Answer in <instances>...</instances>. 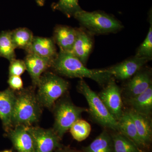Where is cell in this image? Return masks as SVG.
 Instances as JSON below:
<instances>
[{"label": "cell", "instance_id": "6da1fadb", "mask_svg": "<svg viewBox=\"0 0 152 152\" xmlns=\"http://www.w3.org/2000/svg\"><path fill=\"white\" fill-rule=\"evenodd\" d=\"M51 67L58 73L70 78L91 79L100 86H104L113 77L100 69H88L71 53L60 51L53 61Z\"/></svg>", "mask_w": 152, "mask_h": 152}, {"label": "cell", "instance_id": "484cf974", "mask_svg": "<svg viewBox=\"0 0 152 152\" xmlns=\"http://www.w3.org/2000/svg\"><path fill=\"white\" fill-rule=\"evenodd\" d=\"M150 28L143 42L137 51L136 56L141 58H152V15L151 10L149 12Z\"/></svg>", "mask_w": 152, "mask_h": 152}, {"label": "cell", "instance_id": "30bf717a", "mask_svg": "<svg viewBox=\"0 0 152 152\" xmlns=\"http://www.w3.org/2000/svg\"><path fill=\"white\" fill-rule=\"evenodd\" d=\"M151 85V71L142 68L127 83L125 94L127 99L134 97L145 92Z\"/></svg>", "mask_w": 152, "mask_h": 152}, {"label": "cell", "instance_id": "277c9868", "mask_svg": "<svg viewBox=\"0 0 152 152\" xmlns=\"http://www.w3.org/2000/svg\"><path fill=\"white\" fill-rule=\"evenodd\" d=\"M37 97L42 107L51 109L67 91L69 83L56 74L47 72L41 76Z\"/></svg>", "mask_w": 152, "mask_h": 152}, {"label": "cell", "instance_id": "7c38bea8", "mask_svg": "<svg viewBox=\"0 0 152 152\" xmlns=\"http://www.w3.org/2000/svg\"><path fill=\"white\" fill-rule=\"evenodd\" d=\"M53 61L32 54H28L26 57L24 61L26 70L29 74L34 87L37 86L42 74L51 67Z\"/></svg>", "mask_w": 152, "mask_h": 152}, {"label": "cell", "instance_id": "4316f807", "mask_svg": "<svg viewBox=\"0 0 152 152\" xmlns=\"http://www.w3.org/2000/svg\"><path fill=\"white\" fill-rule=\"evenodd\" d=\"M26 70L24 61L15 59L10 62L9 67L10 76H20Z\"/></svg>", "mask_w": 152, "mask_h": 152}, {"label": "cell", "instance_id": "603a6c76", "mask_svg": "<svg viewBox=\"0 0 152 152\" xmlns=\"http://www.w3.org/2000/svg\"><path fill=\"white\" fill-rule=\"evenodd\" d=\"M15 48L11 38L10 31L0 34V56L12 61L15 58Z\"/></svg>", "mask_w": 152, "mask_h": 152}, {"label": "cell", "instance_id": "44dd1931", "mask_svg": "<svg viewBox=\"0 0 152 152\" xmlns=\"http://www.w3.org/2000/svg\"><path fill=\"white\" fill-rule=\"evenodd\" d=\"M113 148L112 138L104 130L85 148L84 152H112Z\"/></svg>", "mask_w": 152, "mask_h": 152}, {"label": "cell", "instance_id": "83f0119b", "mask_svg": "<svg viewBox=\"0 0 152 152\" xmlns=\"http://www.w3.org/2000/svg\"><path fill=\"white\" fill-rule=\"evenodd\" d=\"M8 83L10 88L15 91H19L23 89V82L20 76H10Z\"/></svg>", "mask_w": 152, "mask_h": 152}, {"label": "cell", "instance_id": "2e32d148", "mask_svg": "<svg viewBox=\"0 0 152 152\" xmlns=\"http://www.w3.org/2000/svg\"><path fill=\"white\" fill-rule=\"evenodd\" d=\"M54 41L51 38L34 37L28 54H32L43 58L54 60L57 56Z\"/></svg>", "mask_w": 152, "mask_h": 152}, {"label": "cell", "instance_id": "9a60e30c", "mask_svg": "<svg viewBox=\"0 0 152 152\" xmlns=\"http://www.w3.org/2000/svg\"><path fill=\"white\" fill-rule=\"evenodd\" d=\"M77 29L66 26H58L54 31V41L60 51L71 53L77 37Z\"/></svg>", "mask_w": 152, "mask_h": 152}, {"label": "cell", "instance_id": "f546056e", "mask_svg": "<svg viewBox=\"0 0 152 152\" xmlns=\"http://www.w3.org/2000/svg\"><path fill=\"white\" fill-rule=\"evenodd\" d=\"M56 152H77L76 151H74V150H72L70 149H59L58 150H57L56 151Z\"/></svg>", "mask_w": 152, "mask_h": 152}, {"label": "cell", "instance_id": "f1b7e54d", "mask_svg": "<svg viewBox=\"0 0 152 152\" xmlns=\"http://www.w3.org/2000/svg\"><path fill=\"white\" fill-rule=\"evenodd\" d=\"M38 6L40 7H42L45 4V0H35Z\"/></svg>", "mask_w": 152, "mask_h": 152}, {"label": "cell", "instance_id": "5b68a950", "mask_svg": "<svg viewBox=\"0 0 152 152\" xmlns=\"http://www.w3.org/2000/svg\"><path fill=\"white\" fill-rule=\"evenodd\" d=\"M77 88L79 92L86 98L90 114L94 120L104 127L118 130V121L109 113L99 95L91 89L84 80L80 81Z\"/></svg>", "mask_w": 152, "mask_h": 152}, {"label": "cell", "instance_id": "d4e9b609", "mask_svg": "<svg viewBox=\"0 0 152 152\" xmlns=\"http://www.w3.org/2000/svg\"><path fill=\"white\" fill-rule=\"evenodd\" d=\"M91 125L86 121L81 119L77 120L70 128V132L74 139L81 142L89 135L91 133Z\"/></svg>", "mask_w": 152, "mask_h": 152}, {"label": "cell", "instance_id": "3957f363", "mask_svg": "<svg viewBox=\"0 0 152 152\" xmlns=\"http://www.w3.org/2000/svg\"><path fill=\"white\" fill-rule=\"evenodd\" d=\"M74 17L85 29L93 34L115 33L124 27L118 20L101 11L89 12L82 10L76 13Z\"/></svg>", "mask_w": 152, "mask_h": 152}, {"label": "cell", "instance_id": "d6986e66", "mask_svg": "<svg viewBox=\"0 0 152 152\" xmlns=\"http://www.w3.org/2000/svg\"><path fill=\"white\" fill-rule=\"evenodd\" d=\"M118 122V131L120 133L130 139L138 147L144 146L139 137L134 121L129 115L127 111L124 112Z\"/></svg>", "mask_w": 152, "mask_h": 152}, {"label": "cell", "instance_id": "4fadbf2b", "mask_svg": "<svg viewBox=\"0 0 152 152\" xmlns=\"http://www.w3.org/2000/svg\"><path fill=\"white\" fill-rule=\"evenodd\" d=\"M77 30V37L71 53L86 66L92 50L93 40L86 30L78 28Z\"/></svg>", "mask_w": 152, "mask_h": 152}, {"label": "cell", "instance_id": "e0dca14e", "mask_svg": "<svg viewBox=\"0 0 152 152\" xmlns=\"http://www.w3.org/2000/svg\"><path fill=\"white\" fill-rule=\"evenodd\" d=\"M127 112L134 121L143 145H147L152 139V122L150 116L139 113L132 109L128 110Z\"/></svg>", "mask_w": 152, "mask_h": 152}, {"label": "cell", "instance_id": "7402d4cb", "mask_svg": "<svg viewBox=\"0 0 152 152\" xmlns=\"http://www.w3.org/2000/svg\"><path fill=\"white\" fill-rule=\"evenodd\" d=\"M114 152H140L138 147L121 133L112 136Z\"/></svg>", "mask_w": 152, "mask_h": 152}, {"label": "cell", "instance_id": "4dcf8cb0", "mask_svg": "<svg viewBox=\"0 0 152 152\" xmlns=\"http://www.w3.org/2000/svg\"><path fill=\"white\" fill-rule=\"evenodd\" d=\"M0 152H14L11 150H6L4 151H0Z\"/></svg>", "mask_w": 152, "mask_h": 152}, {"label": "cell", "instance_id": "cb8c5ba5", "mask_svg": "<svg viewBox=\"0 0 152 152\" xmlns=\"http://www.w3.org/2000/svg\"><path fill=\"white\" fill-rule=\"evenodd\" d=\"M52 7L53 10L60 11L69 18L74 17L76 13L83 10L79 5L78 0H59Z\"/></svg>", "mask_w": 152, "mask_h": 152}, {"label": "cell", "instance_id": "52a82bcc", "mask_svg": "<svg viewBox=\"0 0 152 152\" xmlns=\"http://www.w3.org/2000/svg\"><path fill=\"white\" fill-rule=\"evenodd\" d=\"M32 138L34 152H54L59 148V138L53 129L26 126Z\"/></svg>", "mask_w": 152, "mask_h": 152}, {"label": "cell", "instance_id": "ba28073f", "mask_svg": "<svg viewBox=\"0 0 152 152\" xmlns=\"http://www.w3.org/2000/svg\"><path fill=\"white\" fill-rule=\"evenodd\" d=\"M98 95L109 113L118 121L124 112L121 89L114 78L109 81Z\"/></svg>", "mask_w": 152, "mask_h": 152}, {"label": "cell", "instance_id": "5bb4252c", "mask_svg": "<svg viewBox=\"0 0 152 152\" xmlns=\"http://www.w3.org/2000/svg\"><path fill=\"white\" fill-rule=\"evenodd\" d=\"M8 136L14 148L18 152H34V145L31 136L26 126L14 127L7 132Z\"/></svg>", "mask_w": 152, "mask_h": 152}, {"label": "cell", "instance_id": "8992f818", "mask_svg": "<svg viewBox=\"0 0 152 152\" xmlns=\"http://www.w3.org/2000/svg\"><path fill=\"white\" fill-rule=\"evenodd\" d=\"M88 109L75 105L69 100L64 99L57 102L54 107L55 122L53 128L60 139Z\"/></svg>", "mask_w": 152, "mask_h": 152}, {"label": "cell", "instance_id": "9c48e42d", "mask_svg": "<svg viewBox=\"0 0 152 152\" xmlns=\"http://www.w3.org/2000/svg\"><path fill=\"white\" fill-rule=\"evenodd\" d=\"M151 60V58L134 56L110 67L102 70L104 72L110 74L113 78L124 80L132 77Z\"/></svg>", "mask_w": 152, "mask_h": 152}, {"label": "cell", "instance_id": "ffe728a7", "mask_svg": "<svg viewBox=\"0 0 152 152\" xmlns=\"http://www.w3.org/2000/svg\"><path fill=\"white\" fill-rule=\"evenodd\" d=\"M11 38L15 48L27 51L32 42L34 36L31 31L26 28H19L10 31Z\"/></svg>", "mask_w": 152, "mask_h": 152}, {"label": "cell", "instance_id": "ac0fdd59", "mask_svg": "<svg viewBox=\"0 0 152 152\" xmlns=\"http://www.w3.org/2000/svg\"><path fill=\"white\" fill-rule=\"evenodd\" d=\"M126 102L134 111L150 116L152 110V85L140 94L127 99Z\"/></svg>", "mask_w": 152, "mask_h": 152}, {"label": "cell", "instance_id": "7a4b0ae2", "mask_svg": "<svg viewBox=\"0 0 152 152\" xmlns=\"http://www.w3.org/2000/svg\"><path fill=\"white\" fill-rule=\"evenodd\" d=\"M42 107L32 89L23 88L19 91L16 94L12 116L13 127L30 126L37 123L42 115Z\"/></svg>", "mask_w": 152, "mask_h": 152}, {"label": "cell", "instance_id": "8fae6325", "mask_svg": "<svg viewBox=\"0 0 152 152\" xmlns=\"http://www.w3.org/2000/svg\"><path fill=\"white\" fill-rule=\"evenodd\" d=\"M16 98L15 91L10 88L0 91V118L6 132L13 128L12 116Z\"/></svg>", "mask_w": 152, "mask_h": 152}]
</instances>
